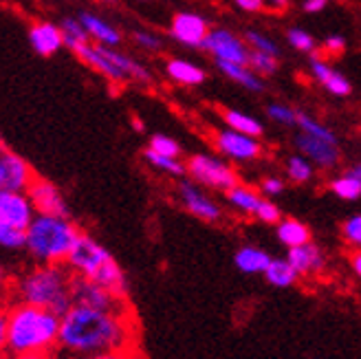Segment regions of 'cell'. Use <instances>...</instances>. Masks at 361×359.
I'll return each instance as SVG.
<instances>
[{
	"instance_id": "obj_1",
	"label": "cell",
	"mask_w": 361,
	"mask_h": 359,
	"mask_svg": "<svg viewBox=\"0 0 361 359\" xmlns=\"http://www.w3.org/2000/svg\"><path fill=\"white\" fill-rule=\"evenodd\" d=\"M128 315H115L88 307H78L62 315L58 346L71 355L95 357L104 353L126 351L130 344Z\"/></svg>"
},
{
	"instance_id": "obj_2",
	"label": "cell",
	"mask_w": 361,
	"mask_h": 359,
	"mask_svg": "<svg viewBox=\"0 0 361 359\" xmlns=\"http://www.w3.org/2000/svg\"><path fill=\"white\" fill-rule=\"evenodd\" d=\"M60 324L62 317L58 313L18 302L0 322V342L11 357L49 353L53 346H58Z\"/></svg>"
},
{
	"instance_id": "obj_3",
	"label": "cell",
	"mask_w": 361,
	"mask_h": 359,
	"mask_svg": "<svg viewBox=\"0 0 361 359\" xmlns=\"http://www.w3.org/2000/svg\"><path fill=\"white\" fill-rule=\"evenodd\" d=\"M66 264L71 272L78 274L80 278L97 282L99 286L115 293L117 298L126 300V296L130 291V282L126 278L119 262L113 258L111 251L104 245H99L95 238H90L88 234H80Z\"/></svg>"
},
{
	"instance_id": "obj_4",
	"label": "cell",
	"mask_w": 361,
	"mask_h": 359,
	"mask_svg": "<svg viewBox=\"0 0 361 359\" xmlns=\"http://www.w3.org/2000/svg\"><path fill=\"white\" fill-rule=\"evenodd\" d=\"M71 278L60 264H40L25 274L16 286L18 300L31 307L49 309L60 317L73 309L71 296Z\"/></svg>"
},
{
	"instance_id": "obj_5",
	"label": "cell",
	"mask_w": 361,
	"mask_h": 359,
	"mask_svg": "<svg viewBox=\"0 0 361 359\" xmlns=\"http://www.w3.org/2000/svg\"><path fill=\"white\" fill-rule=\"evenodd\" d=\"M80 234L71 219L38 214L27 229V251L40 264H62L68 260Z\"/></svg>"
},
{
	"instance_id": "obj_6",
	"label": "cell",
	"mask_w": 361,
	"mask_h": 359,
	"mask_svg": "<svg viewBox=\"0 0 361 359\" xmlns=\"http://www.w3.org/2000/svg\"><path fill=\"white\" fill-rule=\"evenodd\" d=\"M188 174L192 176L194 183H201L209 190L229 192L231 188L238 185V176L229 164L223 159L212 154H194L188 161Z\"/></svg>"
},
{
	"instance_id": "obj_7",
	"label": "cell",
	"mask_w": 361,
	"mask_h": 359,
	"mask_svg": "<svg viewBox=\"0 0 361 359\" xmlns=\"http://www.w3.org/2000/svg\"><path fill=\"white\" fill-rule=\"evenodd\" d=\"M71 296H73V304L78 307H88V309H97L106 313H115V315H128L126 309V300L117 298L104 286H99L93 280H86L75 276L71 282Z\"/></svg>"
},
{
	"instance_id": "obj_8",
	"label": "cell",
	"mask_w": 361,
	"mask_h": 359,
	"mask_svg": "<svg viewBox=\"0 0 361 359\" xmlns=\"http://www.w3.org/2000/svg\"><path fill=\"white\" fill-rule=\"evenodd\" d=\"M203 49L212 53L216 62L249 64V56H251L247 42H243L229 29H212L203 42Z\"/></svg>"
},
{
	"instance_id": "obj_9",
	"label": "cell",
	"mask_w": 361,
	"mask_h": 359,
	"mask_svg": "<svg viewBox=\"0 0 361 359\" xmlns=\"http://www.w3.org/2000/svg\"><path fill=\"white\" fill-rule=\"evenodd\" d=\"M35 178L38 176L33 174L31 166L20 154H16L13 150L7 148L0 150V190L27 194Z\"/></svg>"
},
{
	"instance_id": "obj_10",
	"label": "cell",
	"mask_w": 361,
	"mask_h": 359,
	"mask_svg": "<svg viewBox=\"0 0 361 359\" xmlns=\"http://www.w3.org/2000/svg\"><path fill=\"white\" fill-rule=\"evenodd\" d=\"M214 143L219 152L231 161H254L262 154V146L258 137H249L245 133H238V130H231V128H225V130H219L214 137Z\"/></svg>"
},
{
	"instance_id": "obj_11",
	"label": "cell",
	"mask_w": 361,
	"mask_h": 359,
	"mask_svg": "<svg viewBox=\"0 0 361 359\" xmlns=\"http://www.w3.org/2000/svg\"><path fill=\"white\" fill-rule=\"evenodd\" d=\"M35 217H38V212H35L27 194L0 190V225L29 229Z\"/></svg>"
},
{
	"instance_id": "obj_12",
	"label": "cell",
	"mask_w": 361,
	"mask_h": 359,
	"mask_svg": "<svg viewBox=\"0 0 361 359\" xmlns=\"http://www.w3.org/2000/svg\"><path fill=\"white\" fill-rule=\"evenodd\" d=\"M27 196L31 199V203L38 214L71 219V209H68V203L64 201L62 192L58 190V185L47 181V178H35L29 188V192H27Z\"/></svg>"
},
{
	"instance_id": "obj_13",
	"label": "cell",
	"mask_w": 361,
	"mask_h": 359,
	"mask_svg": "<svg viewBox=\"0 0 361 359\" xmlns=\"http://www.w3.org/2000/svg\"><path fill=\"white\" fill-rule=\"evenodd\" d=\"M170 33L172 38L185 47L192 49H203V42L207 38V20L203 16H198L194 11H180L172 18V25H170Z\"/></svg>"
},
{
	"instance_id": "obj_14",
	"label": "cell",
	"mask_w": 361,
	"mask_h": 359,
	"mask_svg": "<svg viewBox=\"0 0 361 359\" xmlns=\"http://www.w3.org/2000/svg\"><path fill=\"white\" fill-rule=\"evenodd\" d=\"M178 199L183 207L192 214V217L201 219L205 223H214L221 219V207L216 205L209 196L198 188L194 181H180L178 183Z\"/></svg>"
},
{
	"instance_id": "obj_15",
	"label": "cell",
	"mask_w": 361,
	"mask_h": 359,
	"mask_svg": "<svg viewBox=\"0 0 361 359\" xmlns=\"http://www.w3.org/2000/svg\"><path fill=\"white\" fill-rule=\"evenodd\" d=\"M295 148L300 150V154H304L317 168L331 170L339 164V146L337 143H329V141L311 137L306 133H298L295 135Z\"/></svg>"
},
{
	"instance_id": "obj_16",
	"label": "cell",
	"mask_w": 361,
	"mask_h": 359,
	"mask_svg": "<svg viewBox=\"0 0 361 359\" xmlns=\"http://www.w3.org/2000/svg\"><path fill=\"white\" fill-rule=\"evenodd\" d=\"M29 44L42 58H51L53 53L64 47V33L53 23H35L29 29Z\"/></svg>"
},
{
	"instance_id": "obj_17",
	"label": "cell",
	"mask_w": 361,
	"mask_h": 359,
	"mask_svg": "<svg viewBox=\"0 0 361 359\" xmlns=\"http://www.w3.org/2000/svg\"><path fill=\"white\" fill-rule=\"evenodd\" d=\"M286 260L295 267V272L300 276H311V274H319L324 264H326V258H324V251L315 245V243H306L300 247L288 249Z\"/></svg>"
},
{
	"instance_id": "obj_18",
	"label": "cell",
	"mask_w": 361,
	"mask_h": 359,
	"mask_svg": "<svg viewBox=\"0 0 361 359\" xmlns=\"http://www.w3.org/2000/svg\"><path fill=\"white\" fill-rule=\"evenodd\" d=\"M80 23L84 25L86 33H88V38H93L97 44L102 47H119L121 42V33L113 27V25H108L106 20H102L99 16L95 13H90V11H80Z\"/></svg>"
},
{
	"instance_id": "obj_19",
	"label": "cell",
	"mask_w": 361,
	"mask_h": 359,
	"mask_svg": "<svg viewBox=\"0 0 361 359\" xmlns=\"http://www.w3.org/2000/svg\"><path fill=\"white\" fill-rule=\"evenodd\" d=\"M271 258L264 249L260 247H254V245H245L236 251V256H233V264H236L238 272L247 274V276H254V274H267V269L271 264Z\"/></svg>"
},
{
	"instance_id": "obj_20",
	"label": "cell",
	"mask_w": 361,
	"mask_h": 359,
	"mask_svg": "<svg viewBox=\"0 0 361 359\" xmlns=\"http://www.w3.org/2000/svg\"><path fill=\"white\" fill-rule=\"evenodd\" d=\"M276 236L286 249H293V247L311 243V229L298 219H282L276 225Z\"/></svg>"
},
{
	"instance_id": "obj_21",
	"label": "cell",
	"mask_w": 361,
	"mask_h": 359,
	"mask_svg": "<svg viewBox=\"0 0 361 359\" xmlns=\"http://www.w3.org/2000/svg\"><path fill=\"white\" fill-rule=\"evenodd\" d=\"M227 194V203L233 207V209H238L240 214H245V217H256L260 205H262V196L256 192V190H251L247 185H236V188H231Z\"/></svg>"
},
{
	"instance_id": "obj_22",
	"label": "cell",
	"mask_w": 361,
	"mask_h": 359,
	"mask_svg": "<svg viewBox=\"0 0 361 359\" xmlns=\"http://www.w3.org/2000/svg\"><path fill=\"white\" fill-rule=\"evenodd\" d=\"M216 66H219L221 73H225L229 80L238 82L243 88H247V91H254V93H260L264 91V82L260 80L258 73H254V71L249 68V64H233V62H216Z\"/></svg>"
},
{
	"instance_id": "obj_23",
	"label": "cell",
	"mask_w": 361,
	"mask_h": 359,
	"mask_svg": "<svg viewBox=\"0 0 361 359\" xmlns=\"http://www.w3.org/2000/svg\"><path fill=\"white\" fill-rule=\"evenodd\" d=\"M166 73L170 80H174L176 84H183V86H196V84H201L205 80V71L190 62V60H170L166 64Z\"/></svg>"
},
{
	"instance_id": "obj_24",
	"label": "cell",
	"mask_w": 361,
	"mask_h": 359,
	"mask_svg": "<svg viewBox=\"0 0 361 359\" xmlns=\"http://www.w3.org/2000/svg\"><path fill=\"white\" fill-rule=\"evenodd\" d=\"M102 47V44H99ZM104 49V53L108 58H111L121 71H123V75L128 78V80H137V82H143V84H148V82H152V73L150 71L143 66V64H139L135 58H130V56H126V53H121V51H117L115 47H102Z\"/></svg>"
},
{
	"instance_id": "obj_25",
	"label": "cell",
	"mask_w": 361,
	"mask_h": 359,
	"mask_svg": "<svg viewBox=\"0 0 361 359\" xmlns=\"http://www.w3.org/2000/svg\"><path fill=\"white\" fill-rule=\"evenodd\" d=\"M267 282L271 286H278V289H286V286H293L300 278V274L295 272V267L288 262L286 258H274L264 274Z\"/></svg>"
},
{
	"instance_id": "obj_26",
	"label": "cell",
	"mask_w": 361,
	"mask_h": 359,
	"mask_svg": "<svg viewBox=\"0 0 361 359\" xmlns=\"http://www.w3.org/2000/svg\"><path fill=\"white\" fill-rule=\"evenodd\" d=\"M223 119H225V123L229 126L231 130L245 133L249 137H260L264 133V126L256 117H251V115H247L243 111H236V109L223 111Z\"/></svg>"
},
{
	"instance_id": "obj_27",
	"label": "cell",
	"mask_w": 361,
	"mask_h": 359,
	"mask_svg": "<svg viewBox=\"0 0 361 359\" xmlns=\"http://www.w3.org/2000/svg\"><path fill=\"white\" fill-rule=\"evenodd\" d=\"M295 126L300 128V133H306V135H311V137L324 139V141H329V143H337V146H339L337 135L329 128V126H324L322 121H317V119L311 117L309 113L298 111V123H295Z\"/></svg>"
},
{
	"instance_id": "obj_28",
	"label": "cell",
	"mask_w": 361,
	"mask_h": 359,
	"mask_svg": "<svg viewBox=\"0 0 361 359\" xmlns=\"http://www.w3.org/2000/svg\"><path fill=\"white\" fill-rule=\"evenodd\" d=\"M331 192L341 201H357L361 196V181H359V178H355L350 172H346V174L333 178Z\"/></svg>"
},
{
	"instance_id": "obj_29",
	"label": "cell",
	"mask_w": 361,
	"mask_h": 359,
	"mask_svg": "<svg viewBox=\"0 0 361 359\" xmlns=\"http://www.w3.org/2000/svg\"><path fill=\"white\" fill-rule=\"evenodd\" d=\"M143 159L148 161L152 168H157L159 172H166V174H172V176H183L188 172V166L180 164L178 159H172V157H166V154H159L154 150H146L143 152Z\"/></svg>"
},
{
	"instance_id": "obj_30",
	"label": "cell",
	"mask_w": 361,
	"mask_h": 359,
	"mask_svg": "<svg viewBox=\"0 0 361 359\" xmlns=\"http://www.w3.org/2000/svg\"><path fill=\"white\" fill-rule=\"evenodd\" d=\"M286 174L293 183H306L313 178V164L304 154H293L286 161Z\"/></svg>"
},
{
	"instance_id": "obj_31",
	"label": "cell",
	"mask_w": 361,
	"mask_h": 359,
	"mask_svg": "<svg viewBox=\"0 0 361 359\" xmlns=\"http://www.w3.org/2000/svg\"><path fill=\"white\" fill-rule=\"evenodd\" d=\"M245 38H247V44L254 49V51H258V53H267V56H274V58H278V53H280V49H278V44L269 38V35H264V33H260V31H256V29H249L247 33H245Z\"/></svg>"
},
{
	"instance_id": "obj_32",
	"label": "cell",
	"mask_w": 361,
	"mask_h": 359,
	"mask_svg": "<svg viewBox=\"0 0 361 359\" xmlns=\"http://www.w3.org/2000/svg\"><path fill=\"white\" fill-rule=\"evenodd\" d=\"M0 245H3L5 249H23V247H27V229L0 225Z\"/></svg>"
},
{
	"instance_id": "obj_33",
	"label": "cell",
	"mask_w": 361,
	"mask_h": 359,
	"mask_svg": "<svg viewBox=\"0 0 361 359\" xmlns=\"http://www.w3.org/2000/svg\"><path fill=\"white\" fill-rule=\"evenodd\" d=\"M249 68L254 71L258 75H274L278 71V62L274 56H267V53H258V51H251L249 56Z\"/></svg>"
},
{
	"instance_id": "obj_34",
	"label": "cell",
	"mask_w": 361,
	"mask_h": 359,
	"mask_svg": "<svg viewBox=\"0 0 361 359\" xmlns=\"http://www.w3.org/2000/svg\"><path fill=\"white\" fill-rule=\"evenodd\" d=\"M286 38H288V44H291L295 51H302V53H313V51H315V40H313V35H311L309 31L300 29V27L288 29Z\"/></svg>"
},
{
	"instance_id": "obj_35",
	"label": "cell",
	"mask_w": 361,
	"mask_h": 359,
	"mask_svg": "<svg viewBox=\"0 0 361 359\" xmlns=\"http://www.w3.org/2000/svg\"><path fill=\"white\" fill-rule=\"evenodd\" d=\"M341 236H344V241L355 251L361 249V214H355V217L344 221V225H341Z\"/></svg>"
},
{
	"instance_id": "obj_36",
	"label": "cell",
	"mask_w": 361,
	"mask_h": 359,
	"mask_svg": "<svg viewBox=\"0 0 361 359\" xmlns=\"http://www.w3.org/2000/svg\"><path fill=\"white\" fill-rule=\"evenodd\" d=\"M267 115L280 126H295L298 123V111H293L286 104H271L267 109Z\"/></svg>"
},
{
	"instance_id": "obj_37",
	"label": "cell",
	"mask_w": 361,
	"mask_h": 359,
	"mask_svg": "<svg viewBox=\"0 0 361 359\" xmlns=\"http://www.w3.org/2000/svg\"><path fill=\"white\" fill-rule=\"evenodd\" d=\"M150 150H154L159 154H166V157H172V159H178V154H180V146L168 135H152Z\"/></svg>"
},
{
	"instance_id": "obj_38",
	"label": "cell",
	"mask_w": 361,
	"mask_h": 359,
	"mask_svg": "<svg viewBox=\"0 0 361 359\" xmlns=\"http://www.w3.org/2000/svg\"><path fill=\"white\" fill-rule=\"evenodd\" d=\"M324 88L331 93V95H337V97H346V95H350V91H353V86H350V82H348V78H344L339 73V71H335V73L329 78V82L324 84Z\"/></svg>"
},
{
	"instance_id": "obj_39",
	"label": "cell",
	"mask_w": 361,
	"mask_h": 359,
	"mask_svg": "<svg viewBox=\"0 0 361 359\" xmlns=\"http://www.w3.org/2000/svg\"><path fill=\"white\" fill-rule=\"evenodd\" d=\"M60 29L64 33V38H73V40H88V33L84 25L80 23V18H64L60 23Z\"/></svg>"
},
{
	"instance_id": "obj_40",
	"label": "cell",
	"mask_w": 361,
	"mask_h": 359,
	"mask_svg": "<svg viewBox=\"0 0 361 359\" xmlns=\"http://www.w3.org/2000/svg\"><path fill=\"white\" fill-rule=\"evenodd\" d=\"M256 219L267 223V225H278L282 221V212L276 203H271V199H264L258 214H256Z\"/></svg>"
},
{
	"instance_id": "obj_41",
	"label": "cell",
	"mask_w": 361,
	"mask_h": 359,
	"mask_svg": "<svg viewBox=\"0 0 361 359\" xmlns=\"http://www.w3.org/2000/svg\"><path fill=\"white\" fill-rule=\"evenodd\" d=\"M309 68H311V75L324 86V84H326L329 82V78L335 73V68L329 64V62H324L322 58H317V56H313L311 58V64H309Z\"/></svg>"
},
{
	"instance_id": "obj_42",
	"label": "cell",
	"mask_w": 361,
	"mask_h": 359,
	"mask_svg": "<svg viewBox=\"0 0 361 359\" xmlns=\"http://www.w3.org/2000/svg\"><path fill=\"white\" fill-rule=\"evenodd\" d=\"M135 42L141 47V49H146V51H161V47H164V42H161V38L157 33L152 31H135Z\"/></svg>"
},
{
	"instance_id": "obj_43",
	"label": "cell",
	"mask_w": 361,
	"mask_h": 359,
	"mask_svg": "<svg viewBox=\"0 0 361 359\" xmlns=\"http://www.w3.org/2000/svg\"><path fill=\"white\" fill-rule=\"evenodd\" d=\"M260 192L267 196V199H274V196L284 192V181L278 176H267V178H262V183H260Z\"/></svg>"
},
{
	"instance_id": "obj_44",
	"label": "cell",
	"mask_w": 361,
	"mask_h": 359,
	"mask_svg": "<svg viewBox=\"0 0 361 359\" xmlns=\"http://www.w3.org/2000/svg\"><path fill=\"white\" fill-rule=\"evenodd\" d=\"M344 47H346V40L341 38V35H337V33L329 35V38L324 40V49H326L329 53H341V51H344Z\"/></svg>"
},
{
	"instance_id": "obj_45",
	"label": "cell",
	"mask_w": 361,
	"mask_h": 359,
	"mask_svg": "<svg viewBox=\"0 0 361 359\" xmlns=\"http://www.w3.org/2000/svg\"><path fill=\"white\" fill-rule=\"evenodd\" d=\"M267 3L264 0H236V7H240L243 11H260Z\"/></svg>"
},
{
	"instance_id": "obj_46",
	"label": "cell",
	"mask_w": 361,
	"mask_h": 359,
	"mask_svg": "<svg viewBox=\"0 0 361 359\" xmlns=\"http://www.w3.org/2000/svg\"><path fill=\"white\" fill-rule=\"evenodd\" d=\"M329 0H304V11L306 13H317L326 7Z\"/></svg>"
},
{
	"instance_id": "obj_47",
	"label": "cell",
	"mask_w": 361,
	"mask_h": 359,
	"mask_svg": "<svg viewBox=\"0 0 361 359\" xmlns=\"http://www.w3.org/2000/svg\"><path fill=\"white\" fill-rule=\"evenodd\" d=\"M350 267H353V272L357 278H361V249H357L355 254L350 256Z\"/></svg>"
},
{
	"instance_id": "obj_48",
	"label": "cell",
	"mask_w": 361,
	"mask_h": 359,
	"mask_svg": "<svg viewBox=\"0 0 361 359\" xmlns=\"http://www.w3.org/2000/svg\"><path fill=\"white\" fill-rule=\"evenodd\" d=\"M90 359H130V355L126 351H115V353H104V355H95Z\"/></svg>"
},
{
	"instance_id": "obj_49",
	"label": "cell",
	"mask_w": 361,
	"mask_h": 359,
	"mask_svg": "<svg viewBox=\"0 0 361 359\" xmlns=\"http://www.w3.org/2000/svg\"><path fill=\"white\" fill-rule=\"evenodd\" d=\"M11 359H51L47 353H29V355H16Z\"/></svg>"
},
{
	"instance_id": "obj_50",
	"label": "cell",
	"mask_w": 361,
	"mask_h": 359,
	"mask_svg": "<svg viewBox=\"0 0 361 359\" xmlns=\"http://www.w3.org/2000/svg\"><path fill=\"white\" fill-rule=\"evenodd\" d=\"M264 3L269 7H274V9H284L288 5V0H264Z\"/></svg>"
},
{
	"instance_id": "obj_51",
	"label": "cell",
	"mask_w": 361,
	"mask_h": 359,
	"mask_svg": "<svg viewBox=\"0 0 361 359\" xmlns=\"http://www.w3.org/2000/svg\"><path fill=\"white\" fill-rule=\"evenodd\" d=\"M355 178H359V181H361V164H357V166H353L350 170H348Z\"/></svg>"
},
{
	"instance_id": "obj_52",
	"label": "cell",
	"mask_w": 361,
	"mask_h": 359,
	"mask_svg": "<svg viewBox=\"0 0 361 359\" xmlns=\"http://www.w3.org/2000/svg\"><path fill=\"white\" fill-rule=\"evenodd\" d=\"M133 128H135L137 133H141V130H143V123H141V119H137V117L133 119Z\"/></svg>"
},
{
	"instance_id": "obj_53",
	"label": "cell",
	"mask_w": 361,
	"mask_h": 359,
	"mask_svg": "<svg viewBox=\"0 0 361 359\" xmlns=\"http://www.w3.org/2000/svg\"><path fill=\"white\" fill-rule=\"evenodd\" d=\"M135 3H148V0H135Z\"/></svg>"
}]
</instances>
